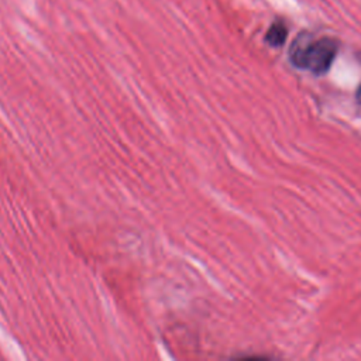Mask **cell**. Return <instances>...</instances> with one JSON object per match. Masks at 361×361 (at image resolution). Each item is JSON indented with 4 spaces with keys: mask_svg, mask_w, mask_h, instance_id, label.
Segmentation results:
<instances>
[{
    "mask_svg": "<svg viewBox=\"0 0 361 361\" xmlns=\"http://www.w3.org/2000/svg\"><path fill=\"white\" fill-rule=\"evenodd\" d=\"M337 48V42L331 38L313 39L309 34H300L292 44L289 56L295 66L322 75L331 66Z\"/></svg>",
    "mask_w": 361,
    "mask_h": 361,
    "instance_id": "1",
    "label": "cell"
},
{
    "mask_svg": "<svg viewBox=\"0 0 361 361\" xmlns=\"http://www.w3.org/2000/svg\"><path fill=\"white\" fill-rule=\"evenodd\" d=\"M288 37V28L283 21L275 20L265 34V41L271 47H281Z\"/></svg>",
    "mask_w": 361,
    "mask_h": 361,
    "instance_id": "2",
    "label": "cell"
},
{
    "mask_svg": "<svg viewBox=\"0 0 361 361\" xmlns=\"http://www.w3.org/2000/svg\"><path fill=\"white\" fill-rule=\"evenodd\" d=\"M357 100L361 103V86L358 87V92H357Z\"/></svg>",
    "mask_w": 361,
    "mask_h": 361,
    "instance_id": "3",
    "label": "cell"
}]
</instances>
